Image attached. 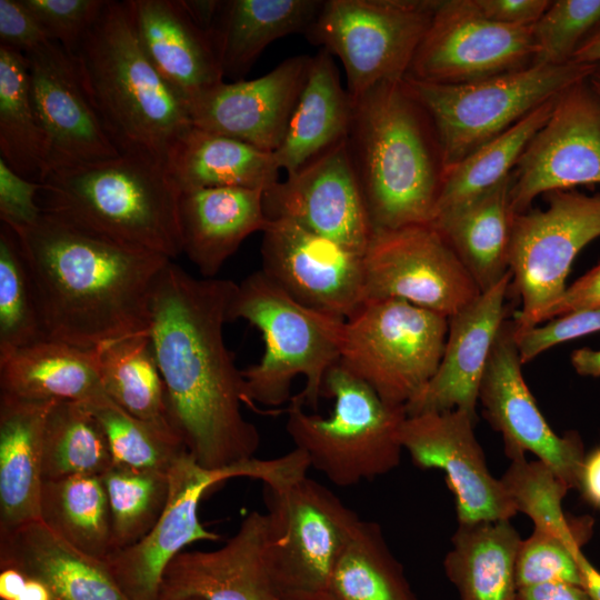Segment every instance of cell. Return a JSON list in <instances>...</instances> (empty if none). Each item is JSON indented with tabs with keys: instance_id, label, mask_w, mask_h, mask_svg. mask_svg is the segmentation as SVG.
I'll return each mask as SVG.
<instances>
[{
	"instance_id": "6da1fadb",
	"label": "cell",
	"mask_w": 600,
	"mask_h": 600,
	"mask_svg": "<svg viewBox=\"0 0 600 600\" xmlns=\"http://www.w3.org/2000/svg\"><path fill=\"white\" fill-rule=\"evenodd\" d=\"M237 283L197 278L170 260L151 300L150 339L171 422L206 470L254 457L260 434L242 413V370L226 346L223 324Z\"/></svg>"
},
{
	"instance_id": "7a4b0ae2",
	"label": "cell",
	"mask_w": 600,
	"mask_h": 600,
	"mask_svg": "<svg viewBox=\"0 0 600 600\" xmlns=\"http://www.w3.org/2000/svg\"><path fill=\"white\" fill-rule=\"evenodd\" d=\"M14 233L46 339L92 350L150 332L153 289L171 259L43 210L33 226Z\"/></svg>"
},
{
	"instance_id": "3957f363",
	"label": "cell",
	"mask_w": 600,
	"mask_h": 600,
	"mask_svg": "<svg viewBox=\"0 0 600 600\" xmlns=\"http://www.w3.org/2000/svg\"><path fill=\"white\" fill-rule=\"evenodd\" d=\"M352 102L347 141L373 231L431 223L443 164L428 114L403 78Z\"/></svg>"
},
{
	"instance_id": "277c9868",
	"label": "cell",
	"mask_w": 600,
	"mask_h": 600,
	"mask_svg": "<svg viewBox=\"0 0 600 600\" xmlns=\"http://www.w3.org/2000/svg\"><path fill=\"white\" fill-rule=\"evenodd\" d=\"M73 57L119 152L166 161L192 123L187 102L147 56L127 1H107Z\"/></svg>"
},
{
	"instance_id": "5b68a950",
	"label": "cell",
	"mask_w": 600,
	"mask_h": 600,
	"mask_svg": "<svg viewBox=\"0 0 600 600\" xmlns=\"http://www.w3.org/2000/svg\"><path fill=\"white\" fill-rule=\"evenodd\" d=\"M44 212L119 243L162 254L182 253L181 191L164 160L141 153L62 168L40 182Z\"/></svg>"
},
{
	"instance_id": "8992f818",
	"label": "cell",
	"mask_w": 600,
	"mask_h": 600,
	"mask_svg": "<svg viewBox=\"0 0 600 600\" xmlns=\"http://www.w3.org/2000/svg\"><path fill=\"white\" fill-rule=\"evenodd\" d=\"M239 319L256 327L264 342L259 362L242 370L247 404L290 402L292 383L302 376L306 383L298 397L318 408L326 376L340 360L346 320L298 302L262 270L236 286L228 321Z\"/></svg>"
},
{
	"instance_id": "52a82bcc",
	"label": "cell",
	"mask_w": 600,
	"mask_h": 600,
	"mask_svg": "<svg viewBox=\"0 0 600 600\" xmlns=\"http://www.w3.org/2000/svg\"><path fill=\"white\" fill-rule=\"evenodd\" d=\"M323 394L333 399L327 417L308 413L298 396L287 410V433L310 467L333 484L350 487L400 464L406 407L387 403L339 362L326 376Z\"/></svg>"
},
{
	"instance_id": "ba28073f",
	"label": "cell",
	"mask_w": 600,
	"mask_h": 600,
	"mask_svg": "<svg viewBox=\"0 0 600 600\" xmlns=\"http://www.w3.org/2000/svg\"><path fill=\"white\" fill-rule=\"evenodd\" d=\"M597 64L532 63L479 81L442 84L404 76L428 114L443 169L507 131L544 102L588 79Z\"/></svg>"
},
{
	"instance_id": "9c48e42d",
	"label": "cell",
	"mask_w": 600,
	"mask_h": 600,
	"mask_svg": "<svg viewBox=\"0 0 600 600\" xmlns=\"http://www.w3.org/2000/svg\"><path fill=\"white\" fill-rule=\"evenodd\" d=\"M448 318L398 299L366 301L344 323L339 363L387 403L406 407L441 361Z\"/></svg>"
},
{
	"instance_id": "30bf717a",
	"label": "cell",
	"mask_w": 600,
	"mask_h": 600,
	"mask_svg": "<svg viewBox=\"0 0 600 600\" xmlns=\"http://www.w3.org/2000/svg\"><path fill=\"white\" fill-rule=\"evenodd\" d=\"M438 1L323 0L304 36L341 61L353 101L408 73Z\"/></svg>"
},
{
	"instance_id": "8fae6325",
	"label": "cell",
	"mask_w": 600,
	"mask_h": 600,
	"mask_svg": "<svg viewBox=\"0 0 600 600\" xmlns=\"http://www.w3.org/2000/svg\"><path fill=\"white\" fill-rule=\"evenodd\" d=\"M264 488L267 560L281 597L327 591L333 566L361 518L308 476Z\"/></svg>"
},
{
	"instance_id": "7c38bea8",
	"label": "cell",
	"mask_w": 600,
	"mask_h": 600,
	"mask_svg": "<svg viewBox=\"0 0 600 600\" xmlns=\"http://www.w3.org/2000/svg\"><path fill=\"white\" fill-rule=\"evenodd\" d=\"M546 198V209L513 217L509 269L522 303L513 319L517 332L538 324L543 310L566 290L576 257L600 237V194L572 189Z\"/></svg>"
},
{
	"instance_id": "4fadbf2b",
	"label": "cell",
	"mask_w": 600,
	"mask_h": 600,
	"mask_svg": "<svg viewBox=\"0 0 600 600\" xmlns=\"http://www.w3.org/2000/svg\"><path fill=\"white\" fill-rule=\"evenodd\" d=\"M363 271L364 302L398 299L447 318L481 293L431 223L373 231L363 254Z\"/></svg>"
},
{
	"instance_id": "5bb4252c",
	"label": "cell",
	"mask_w": 600,
	"mask_h": 600,
	"mask_svg": "<svg viewBox=\"0 0 600 600\" xmlns=\"http://www.w3.org/2000/svg\"><path fill=\"white\" fill-rule=\"evenodd\" d=\"M532 27H510L482 14L474 0H439L406 76L458 84L533 63Z\"/></svg>"
},
{
	"instance_id": "9a60e30c",
	"label": "cell",
	"mask_w": 600,
	"mask_h": 600,
	"mask_svg": "<svg viewBox=\"0 0 600 600\" xmlns=\"http://www.w3.org/2000/svg\"><path fill=\"white\" fill-rule=\"evenodd\" d=\"M588 79L559 94L514 167L510 189L514 214L529 210L540 194L600 184V100Z\"/></svg>"
},
{
	"instance_id": "2e32d148",
	"label": "cell",
	"mask_w": 600,
	"mask_h": 600,
	"mask_svg": "<svg viewBox=\"0 0 600 600\" xmlns=\"http://www.w3.org/2000/svg\"><path fill=\"white\" fill-rule=\"evenodd\" d=\"M513 320H506L496 338L481 383L480 401L486 419L500 432L510 460L533 453L570 489H577L586 457L578 433H556L539 410L522 371Z\"/></svg>"
},
{
	"instance_id": "e0dca14e",
	"label": "cell",
	"mask_w": 600,
	"mask_h": 600,
	"mask_svg": "<svg viewBox=\"0 0 600 600\" xmlns=\"http://www.w3.org/2000/svg\"><path fill=\"white\" fill-rule=\"evenodd\" d=\"M263 273L298 302L347 320L364 302L363 254L287 220L262 231Z\"/></svg>"
},
{
	"instance_id": "ac0fdd59",
	"label": "cell",
	"mask_w": 600,
	"mask_h": 600,
	"mask_svg": "<svg viewBox=\"0 0 600 600\" xmlns=\"http://www.w3.org/2000/svg\"><path fill=\"white\" fill-rule=\"evenodd\" d=\"M263 210L360 254L373 234L347 138L264 190Z\"/></svg>"
},
{
	"instance_id": "d6986e66",
	"label": "cell",
	"mask_w": 600,
	"mask_h": 600,
	"mask_svg": "<svg viewBox=\"0 0 600 600\" xmlns=\"http://www.w3.org/2000/svg\"><path fill=\"white\" fill-rule=\"evenodd\" d=\"M474 421L476 416L461 409L407 414L401 446L418 468L446 473L459 523L510 520L518 512L500 479L487 466L473 431Z\"/></svg>"
},
{
	"instance_id": "ffe728a7",
	"label": "cell",
	"mask_w": 600,
	"mask_h": 600,
	"mask_svg": "<svg viewBox=\"0 0 600 600\" xmlns=\"http://www.w3.org/2000/svg\"><path fill=\"white\" fill-rule=\"evenodd\" d=\"M24 56L33 106L48 144L43 178L58 169L118 156L87 93L74 57L51 40Z\"/></svg>"
},
{
	"instance_id": "44dd1931",
	"label": "cell",
	"mask_w": 600,
	"mask_h": 600,
	"mask_svg": "<svg viewBox=\"0 0 600 600\" xmlns=\"http://www.w3.org/2000/svg\"><path fill=\"white\" fill-rule=\"evenodd\" d=\"M169 478V500L153 528L103 560L130 600H158L166 569L187 546L220 539L201 523L198 507L210 488L229 480L227 468L206 470L187 453L170 469Z\"/></svg>"
},
{
	"instance_id": "7402d4cb",
	"label": "cell",
	"mask_w": 600,
	"mask_h": 600,
	"mask_svg": "<svg viewBox=\"0 0 600 600\" xmlns=\"http://www.w3.org/2000/svg\"><path fill=\"white\" fill-rule=\"evenodd\" d=\"M311 57L286 59L253 80L220 82L188 102L193 127L274 152L306 82Z\"/></svg>"
},
{
	"instance_id": "603a6c76",
	"label": "cell",
	"mask_w": 600,
	"mask_h": 600,
	"mask_svg": "<svg viewBox=\"0 0 600 600\" xmlns=\"http://www.w3.org/2000/svg\"><path fill=\"white\" fill-rule=\"evenodd\" d=\"M268 514L251 511L220 548L182 551L166 569L158 600H282L267 560Z\"/></svg>"
},
{
	"instance_id": "cb8c5ba5",
	"label": "cell",
	"mask_w": 600,
	"mask_h": 600,
	"mask_svg": "<svg viewBox=\"0 0 600 600\" xmlns=\"http://www.w3.org/2000/svg\"><path fill=\"white\" fill-rule=\"evenodd\" d=\"M509 271L497 284L448 318L439 367L426 387L406 406L408 416L461 409L476 416L479 387L509 306Z\"/></svg>"
},
{
	"instance_id": "d4e9b609",
	"label": "cell",
	"mask_w": 600,
	"mask_h": 600,
	"mask_svg": "<svg viewBox=\"0 0 600 600\" xmlns=\"http://www.w3.org/2000/svg\"><path fill=\"white\" fill-rule=\"evenodd\" d=\"M139 40L162 78L187 102L223 81L212 33L182 0H127Z\"/></svg>"
},
{
	"instance_id": "484cf974",
	"label": "cell",
	"mask_w": 600,
	"mask_h": 600,
	"mask_svg": "<svg viewBox=\"0 0 600 600\" xmlns=\"http://www.w3.org/2000/svg\"><path fill=\"white\" fill-rule=\"evenodd\" d=\"M179 222L182 252L204 278H213L250 234L266 229L263 190L219 187L182 192Z\"/></svg>"
},
{
	"instance_id": "4316f807",
	"label": "cell",
	"mask_w": 600,
	"mask_h": 600,
	"mask_svg": "<svg viewBox=\"0 0 600 600\" xmlns=\"http://www.w3.org/2000/svg\"><path fill=\"white\" fill-rule=\"evenodd\" d=\"M53 402L0 393V536L40 521L43 432Z\"/></svg>"
},
{
	"instance_id": "83f0119b",
	"label": "cell",
	"mask_w": 600,
	"mask_h": 600,
	"mask_svg": "<svg viewBox=\"0 0 600 600\" xmlns=\"http://www.w3.org/2000/svg\"><path fill=\"white\" fill-rule=\"evenodd\" d=\"M0 567L41 579L58 600H130L103 560L73 548L41 521L0 536Z\"/></svg>"
},
{
	"instance_id": "f1b7e54d",
	"label": "cell",
	"mask_w": 600,
	"mask_h": 600,
	"mask_svg": "<svg viewBox=\"0 0 600 600\" xmlns=\"http://www.w3.org/2000/svg\"><path fill=\"white\" fill-rule=\"evenodd\" d=\"M353 102L343 89L333 56L311 57L308 76L284 137L273 152L280 170L294 172L348 137Z\"/></svg>"
},
{
	"instance_id": "f546056e",
	"label": "cell",
	"mask_w": 600,
	"mask_h": 600,
	"mask_svg": "<svg viewBox=\"0 0 600 600\" xmlns=\"http://www.w3.org/2000/svg\"><path fill=\"white\" fill-rule=\"evenodd\" d=\"M0 393L31 401L91 402L104 396L97 350L44 339L0 360Z\"/></svg>"
},
{
	"instance_id": "4dcf8cb0",
	"label": "cell",
	"mask_w": 600,
	"mask_h": 600,
	"mask_svg": "<svg viewBox=\"0 0 600 600\" xmlns=\"http://www.w3.org/2000/svg\"><path fill=\"white\" fill-rule=\"evenodd\" d=\"M512 173L467 203L437 216L436 227L480 291L497 284L509 271L514 213L510 207Z\"/></svg>"
},
{
	"instance_id": "1f68e13d",
	"label": "cell",
	"mask_w": 600,
	"mask_h": 600,
	"mask_svg": "<svg viewBox=\"0 0 600 600\" xmlns=\"http://www.w3.org/2000/svg\"><path fill=\"white\" fill-rule=\"evenodd\" d=\"M323 0L222 1L212 40L223 77L242 80L273 41L308 31Z\"/></svg>"
},
{
	"instance_id": "d6a6232c",
	"label": "cell",
	"mask_w": 600,
	"mask_h": 600,
	"mask_svg": "<svg viewBox=\"0 0 600 600\" xmlns=\"http://www.w3.org/2000/svg\"><path fill=\"white\" fill-rule=\"evenodd\" d=\"M166 163L181 192L219 187L264 191L279 181L272 152L193 126L176 142Z\"/></svg>"
},
{
	"instance_id": "836d02e7",
	"label": "cell",
	"mask_w": 600,
	"mask_h": 600,
	"mask_svg": "<svg viewBox=\"0 0 600 600\" xmlns=\"http://www.w3.org/2000/svg\"><path fill=\"white\" fill-rule=\"evenodd\" d=\"M521 540L510 520L459 523L443 568L460 600H517Z\"/></svg>"
},
{
	"instance_id": "e575fe53",
	"label": "cell",
	"mask_w": 600,
	"mask_h": 600,
	"mask_svg": "<svg viewBox=\"0 0 600 600\" xmlns=\"http://www.w3.org/2000/svg\"><path fill=\"white\" fill-rule=\"evenodd\" d=\"M96 350L106 394L132 417L176 430L149 333L111 340Z\"/></svg>"
},
{
	"instance_id": "d590c367",
	"label": "cell",
	"mask_w": 600,
	"mask_h": 600,
	"mask_svg": "<svg viewBox=\"0 0 600 600\" xmlns=\"http://www.w3.org/2000/svg\"><path fill=\"white\" fill-rule=\"evenodd\" d=\"M40 521L88 556L104 560L111 552L110 511L101 476L44 480Z\"/></svg>"
},
{
	"instance_id": "8d00e7d4",
	"label": "cell",
	"mask_w": 600,
	"mask_h": 600,
	"mask_svg": "<svg viewBox=\"0 0 600 600\" xmlns=\"http://www.w3.org/2000/svg\"><path fill=\"white\" fill-rule=\"evenodd\" d=\"M0 158L21 177L41 182L47 139L36 112L27 57L0 46Z\"/></svg>"
},
{
	"instance_id": "74e56055",
	"label": "cell",
	"mask_w": 600,
	"mask_h": 600,
	"mask_svg": "<svg viewBox=\"0 0 600 600\" xmlns=\"http://www.w3.org/2000/svg\"><path fill=\"white\" fill-rule=\"evenodd\" d=\"M558 97L544 102L456 164L443 169L433 219L508 178L530 140L549 119Z\"/></svg>"
},
{
	"instance_id": "f35d334b",
	"label": "cell",
	"mask_w": 600,
	"mask_h": 600,
	"mask_svg": "<svg viewBox=\"0 0 600 600\" xmlns=\"http://www.w3.org/2000/svg\"><path fill=\"white\" fill-rule=\"evenodd\" d=\"M327 592L333 600H418L380 524L363 519L339 554Z\"/></svg>"
},
{
	"instance_id": "ab89813d",
	"label": "cell",
	"mask_w": 600,
	"mask_h": 600,
	"mask_svg": "<svg viewBox=\"0 0 600 600\" xmlns=\"http://www.w3.org/2000/svg\"><path fill=\"white\" fill-rule=\"evenodd\" d=\"M113 464L102 426L84 402L54 401L43 432V480L102 476Z\"/></svg>"
},
{
	"instance_id": "60d3db41",
	"label": "cell",
	"mask_w": 600,
	"mask_h": 600,
	"mask_svg": "<svg viewBox=\"0 0 600 600\" xmlns=\"http://www.w3.org/2000/svg\"><path fill=\"white\" fill-rule=\"evenodd\" d=\"M101 479L110 511L111 552L129 548L147 536L164 511L169 472L112 464Z\"/></svg>"
},
{
	"instance_id": "b9f144b4",
	"label": "cell",
	"mask_w": 600,
	"mask_h": 600,
	"mask_svg": "<svg viewBox=\"0 0 600 600\" xmlns=\"http://www.w3.org/2000/svg\"><path fill=\"white\" fill-rule=\"evenodd\" d=\"M87 404L104 430L114 466L169 472L189 453L174 429L134 418L108 396Z\"/></svg>"
},
{
	"instance_id": "7bdbcfd3",
	"label": "cell",
	"mask_w": 600,
	"mask_h": 600,
	"mask_svg": "<svg viewBox=\"0 0 600 600\" xmlns=\"http://www.w3.org/2000/svg\"><path fill=\"white\" fill-rule=\"evenodd\" d=\"M500 481L517 512H523L534 529L563 538L587 542L592 532V520L570 518L562 509V500L570 487L544 462L526 458L511 460Z\"/></svg>"
},
{
	"instance_id": "ee69618b",
	"label": "cell",
	"mask_w": 600,
	"mask_h": 600,
	"mask_svg": "<svg viewBox=\"0 0 600 600\" xmlns=\"http://www.w3.org/2000/svg\"><path fill=\"white\" fill-rule=\"evenodd\" d=\"M31 278L17 234L0 228V360L44 340Z\"/></svg>"
},
{
	"instance_id": "f6af8a7d",
	"label": "cell",
	"mask_w": 600,
	"mask_h": 600,
	"mask_svg": "<svg viewBox=\"0 0 600 600\" xmlns=\"http://www.w3.org/2000/svg\"><path fill=\"white\" fill-rule=\"evenodd\" d=\"M600 28V0L551 1L532 26L533 63L563 64Z\"/></svg>"
},
{
	"instance_id": "bcb514c9",
	"label": "cell",
	"mask_w": 600,
	"mask_h": 600,
	"mask_svg": "<svg viewBox=\"0 0 600 600\" xmlns=\"http://www.w3.org/2000/svg\"><path fill=\"white\" fill-rule=\"evenodd\" d=\"M583 544L559 534L534 529L521 540L517 561L518 589L549 581H566L583 587L577 556Z\"/></svg>"
},
{
	"instance_id": "7dc6e473",
	"label": "cell",
	"mask_w": 600,
	"mask_h": 600,
	"mask_svg": "<svg viewBox=\"0 0 600 600\" xmlns=\"http://www.w3.org/2000/svg\"><path fill=\"white\" fill-rule=\"evenodd\" d=\"M48 39L76 56L83 38L99 18L104 0H22Z\"/></svg>"
},
{
	"instance_id": "c3c4849f",
	"label": "cell",
	"mask_w": 600,
	"mask_h": 600,
	"mask_svg": "<svg viewBox=\"0 0 600 600\" xmlns=\"http://www.w3.org/2000/svg\"><path fill=\"white\" fill-rule=\"evenodd\" d=\"M600 331V309L567 313L541 326L517 332L514 337L522 363L566 341Z\"/></svg>"
},
{
	"instance_id": "681fc988",
	"label": "cell",
	"mask_w": 600,
	"mask_h": 600,
	"mask_svg": "<svg viewBox=\"0 0 600 600\" xmlns=\"http://www.w3.org/2000/svg\"><path fill=\"white\" fill-rule=\"evenodd\" d=\"M40 182L14 172L0 158V219L14 232L33 226L42 214L38 202Z\"/></svg>"
},
{
	"instance_id": "f907efd6",
	"label": "cell",
	"mask_w": 600,
	"mask_h": 600,
	"mask_svg": "<svg viewBox=\"0 0 600 600\" xmlns=\"http://www.w3.org/2000/svg\"><path fill=\"white\" fill-rule=\"evenodd\" d=\"M48 41L22 0H0V46L26 54Z\"/></svg>"
},
{
	"instance_id": "816d5d0a",
	"label": "cell",
	"mask_w": 600,
	"mask_h": 600,
	"mask_svg": "<svg viewBox=\"0 0 600 600\" xmlns=\"http://www.w3.org/2000/svg\"><path fill=\"white\" fill-rule=\"evenodd\" d=\"M596 309H600V263L567 287L563 293L543 310L538 324L567 313Z\"/></svg>"
},
{
	"instance_id": "f5cc1de1",
	"label": "cell",
	"mask_w": 600,
	"mask_h": 600,
	"mask_svg": "<svg viewBox=\"0 0 600 600\" xmlns=\"http://www.w3.org/2000/svg\"><path fill=\"white\" fill-rule=\"evenodd\" d=\"M549 0H474L488 19L510 27H532L544 13Z\"/></svg>"
},
{
	"instance_id": "db71d44e",
	"label": "cell",
	"mask_w": 600,
	"mask_h": 600,
	"mask_svg": "<svg viewBox=\"0 0 600 600\" xmlns=\"http://www.w3.org/2000/svg\"><path fill=\"white\" fill-rule=\"evenodd\" d=\"M0 599L58 600L44 581L14 567H0Z\"/></svg>"
},
{
	"instance_id": "11a10c76",
	"label": "cell",
	"mask_w": 600,
	"mask_h": 600,
	"mask_svg": "<svg viewBox=\"0 0 600 600\" xmlns=\"http://www.w3.org/2000/svg\"><path fill=\"white\" fill-rule=\"evenodd\" d=\"M517 600H593L581 586L566 581H549L518 589Z\"/></svg>"
},
{
	"instance_id": "9f6ffc18",
	"label": "cell",
	"mask_w": 600,
	"mask_h": 600,
	"mask_svg": "<svg viewBox=\"0 0 600 600\" xmlns=\"http://www.w3.org/2000/svg\"><path fill=\"white\" fill-rule=\"evenodd\" d=\"M577 489L590 504L600 509V446L586 454Z\"/></svg>"
},
{
	"instance_id": "6f0895ef",
	"label": "cell",
	"mask_w": 600,
	"mask_h": 600,
	"mask_svg": "<svg viewBox=\"0 0 600 600\" xmlns=\"http://www.w3.org/2000/svg\"><path fill=\"white\" fill-rule=\"evenodd\" d=\"M222 1L218 0H182L187 12L202 29L211 32Z\"/></svg>"
},
{
	"instance_id": "680465c9",
	"label": "cell",
	"mask_w": 600,
	"mask_h": 600,
	"mask_svg": "<svg viewBox=\"0 0 600 600\" xmlns=\"http://www.w3.org/2000/svg\"><path fill=\"white\" fill-rule=\"evenodd\" d=\"M570 361L577 373L600 377V350L580 348L572 351Z\"/></svg>"
},
{
	"instance_id": "91938a15",
	"label": "cell",
	"mask_w": 600,
	"mask_h": 600,
	"mask_svg": "<svg viewBox=\"0 0 600 600\" xmlns=\"http://www.w3.org/2000/svg\"><path fill=\"white\" fill-rule=\"evenodd\" d=\"M582 576L583 588L594 600H600V571L580 551L577 556Z\"/></svg>"
},
{
	"instance_id": "94428289",
	"label": "cell",
	"mask_w": 600,
	"mask_h": 600,
	"mask_svg": "<svg viewBox=\"0 0 600 600\" xmlns=\"http://www.w3.org/2000/svg\"><path fill=\"white\" fill-rule=\"evenodd\" d=\"M572 61L581 64L600 63V28L578 48Z\"/></svg>"
},
{
	"instance_id": "6125c7cd",
	"label": "cell",
	"mask_w": 600,
	"mask_h": 600,
	"mask_svg": "<svg viewBox=\"0 0 600 600\" xmlns=\"http://www.w3.org/2000/svg\"><path fill=\"white\" fill-rule=\"evenodd\" d=\"M282 600H333L327 591L289 592L282 594Z\"/></svg>"
},
{
	"instance_id": "be15d7a7",
	"label": "cell",
	"mask_w": 600,
	"mask_h": 600,
	"mask_svg": "<svg viewBox=\"0 0 600 600\" xmlns=\"http://www.w3.org/2000/svg\"><path fill=\"white\" fill-rule=\"evenodd\" d=\"M590 86L592 87L594 93L600 100V63L596 66V69L589 77Z\"/></svg>"
},
{
	"instance_id": "e7e4bbea",
	"label": "cell",
	"mask_w": 600,
	"mask_h": 600,
	"mask_svg": "<svg viewBox=\"0 0 600 600\" xmlns=\"http://www.w3.org/2000/svg\"><path fill=\"white\" fill-rule=\"evenodd\" d=\"M182 600H199V599H196V598H188V599H182Z\"/></svg>"
},
{
	"instance_id": "03108f58",
	"label": "cell",
	"mask_w": 600,
	"mask_h": 600,
	"mask_svg": "<svg viewBox=\"0 0 600 600\" xmlns=\"http://www.w3.org/2000/svg\"><path fill=\"white\" fill-rule=\"evenodd\" d=\"M594 600V599H593Z\"/></svg>"
}]
</instances>
